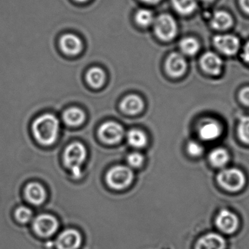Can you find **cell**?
I'll return each mask as SVG.
<instances>
[{
	"instance_id": "7c38bea8",
	"label": "cell",
	"mask_w": 249,
	"mask_h": 249,
	"mask_svg": "<svg viewBox=\"0 0 249 249\" xmlns=\"http://www.w3.org/2000/svg\"><path fill=\"white\" fill-rule=\"evenodd\" d=\"M60 46L61 50L67 55L74 56L81 52L83 42L76 35L67 34L61 38Z\"/></svg>"
},
{
	"instance_id": "ac0fdd59",
	"label": "cell",
	"mask_w": 249,
	"mask_h": 249,
	"mask_svg": "<svg viewBox=\"0 0 249 249\" xmlns=\"http://www.w3.org/2000/svg\"><path fill=\"white\" fill-rule=\"evenodd\" d=\"M86 115L80 108H71L67 110L63 115V119L66 124L72 127L80 125L84 121Z\"/></svg>"
},
{
	"instance_id": "9a60e30c",
	"label": "cell",
	"mask_w": 249,
	"mask_h": 249,
	"mask_svg": "<svg viewBox=\"0 0 249 249\" xmlns=\"http://www.w3.org/2000/svg\"><path fill=\"white\" fill-rule=\"evenodd\" d=\"M25 195L28 201L36 206L42 204L46 198L45 189L36 183H31L26 187Z\"/></svg>"
},
{
	"instance_id": "4dcf8cb0",
	"label": "cell",
	"mask_w": 249,
	"mask_h": 249,
	"mask_svg": "<svg viewBox=\"0 0 249 249\" xmlns=\"http://www.w3.org/2000/svg\"><path fill=\"white\" fill-rule=\"evenodd\" d=\"M242 57L247 62L249 63V42L244 47Z\"/></svg>"
},
{
	"instance_id": "8992f818",
	"label": "cell",
	"mask_w": 249,
	"mask_h": 249,
	"mask_svg": "<svg viewBox=\"0 0 249 249\" xmlns=\"http://www.w3.org/2000/svg\"><path fill=\"white\" fill-rule=\"evenodd\" d=\"M33 228L39 236L47 238L56 232L58 223L56 219L51 215H40L34 221Z\"/></svg>"
},
{
	"instance_id": "ba28073f",
	"label": "cell",
	"mask_w": 249,
	"mask_h": 249,
	"mask_svg": "<svg viewBox=\"0 0 249 249\" xmlns=\"http://www.w3.org/2000/svg\"><path fill=\"white\" fill-rule=\"evenodd\" d=\"M215 46L227 55H234L239 49V39L233 35H217L213 39Z\"/></svg>"
},
{
	"instance_id": "7a4b0ae2",
	"label": "cell",
	"mask_w": 249,
	"mask_h": 249,
	"mask_svg": "<svg viewBox=\"0 0 249 249\" xmlns=\"http://www.w3.org/2000/svg\"><path fill=\"white\" fill-rule=\"evenodd\" d=\"M86 148L80 143H71L66 149L64 163L75 178L81 177V165L86 159Z\"/></svg>"
},
{
	"instance_id": "2e32d148",
	"label": "cell",
	"mask_w": 249,
	"mask_h": 249,
	"mask_svg": "<svg viewBox=\"0 0 249 249\" xmlns=\"http://www.w3.org/2000/svg\"><path fill=\"white\" fill-rule=\"evenodd\" d=\"M121 108L125 114L136 115L143 108V102L137 95H129L121 102Z\"/></svg>"
},
{
	"instance_id": "52a82bcc",
	"label": "cell",
	"mask_w": 249,
	"mask_h": 249,
	"mask_svg": "<svg viewBox=\"0 0 249 249\" xmlns=\"http://www.w3.org/2000/svg\"><path fill=\"white\" fill-rule=\"evenodd\" d=\"M99 136L105 143L115 144L122 140L124 130L122 126L113 121H108L102 124L99 129Z\"/></svg>"
},
{
	"instance_id": "603a6c76",
	"label": "cell",
	"mask_w": 249,
	"mask_h": 249,
	"mask_svg": "<svg viewBox=\"0 0 249 249\" xmlns=\"http://www.w3.org/2000/svg\"><path fill=\"white\" fill-rule=\"evenodd\" d=\"M176 10L183 15H188L193 13L196 8V0H172Z\"/></svg>"
},
{
	"instance_id": "7402d4cb",
	"label": "cell",
	"mask_w": 249,
	"mask_h": 249,
	"mask_svg": "<svg viewBox=\"0 0 249 249\" xmlns=\"http://www.w3.org/2000/svg\"><path fill=\"white\" fill-rule=\"evenodd\" d=\"M127 141L134 148H142L146 146L147 137L144 133L139 130H131L127 136Z\"/></svg>"
},
{
	"instance_id": "9c48e42d",
	"label": "cell",
	"mask_w": 249,
	"mask_h": 249,
	"mask_svg": "<svg viewBox=\"0 0 249 249\" xmlns=\"http://www.w3.org/2000/svg\"><path fill=\"white\" fill-rule=\"evenodd\" d=\"M216 226L222 232L227 234L233 233L238 227L236 215L228 210H222L216 217Z\"/></svg>"
},
{
	"instance_id": "e575fe53",
	"label": "cell",
	"mask_w": 249,
	"mask_h": 249,
	"mask_svg": "<svg viewBox=\"0 0 249 249\" xmlns=\"http://www.w3.org/2000/svg\"><path fill=\"white\" fill-rule=\"evenodd\" d=\"M77 1H81V2H83V1H87V0H77Z\"/></svg>"
},
{
	"instance_id": "44dd1931",
	"label": "cell",
	"mask_w": 249,
	"mask_h": 249,
	"mask_svg": "<svg viewBox=\"0 0 249 249\" xmlns=\"http://www.w3.org/2000/svg\"><path fill=\"white\" fill-rule=\"evenodd\" d=\"M211 163L216 168H222L225 166L229 160V154L225 149H214L209 155Z\"/></svg>"
},
{
	"instance_id": "4316f807",
	"label": "cell",
	"mask_w": 249,
	"mask_h": 249,
	"mask_svg": "<svg viewBox=\"0 0 249 249\" xmlns=\"http://www.w3.org/2000/svg\"><path fill=\"white\" fill-rule=\"evenodd\" d=\"M16 219L21 222V223H26L29 222L32 217V212L30 209L26 207H19L16 211Z\"/></svg>"
},
{
	"instance_id": "6da1fadb",
	"label": "cell",
	"mask_w": 249,
	"mask_h": 249,
	"mask_svg": "<svg viewBox=\"0 0 249 249\" xmlns=\"http://www.w3.org/2000/svg\"><path fill=\"white\" fill-rule=\"evenodd\" d=\"M35 139L40 144L49 146L56 140L59 131L58 118L52 114H44L38 117L32 124Z\"/></svg>"
},
{
	"instance_id": "5b68a950",
	"label": "cell",
	"mask_w": 249,
	"mask_h": 249,
	"mask_svg": "<svg viewBox=\"0 0 249 249\" xmlns=\"http://www.w3.org/2000/svg\"><path fill=\"white\" fill-rule=\"evenodd\" d=\"M155 30L161 39L170 40L177 35V23L172 16L162 14L155 20Z\"/></svg>"
},
{
	"instance_id": "5bb4252c",
	"label": "cell",
	"mask_w": 249,
	"mask_h": 249,
	"mask_svg": "<svg viewBox=\"0 0 249 249\" xmlns=\"http://www.w3.org/2000/svg\"><path fill=\"white\" fill-rule=\"evenodd\" d=\"M225 239L216 233H210L202 237L196 245V249H225Z\"/></svg>"
},
{
	"instance_id": "4fadbf2b",
	"label": "cell",
	"mask_w": 249,
	"mask_h": 249,
	"mask_svg": "<svg viewBox=\"0 0 249 249\" xmlns=\"http://www.w3.org/2000/svg\"><path fill=\"white\" fill-rule=\"evenodd\" d=\"M200 64L206 73L218 75L222 70V61L214 53L208 52L202 57Z\"/></svg>"
},
{
	"instance_id": "83f0119b",
	"label": "cell",
	"mask_w": 249,
	"mask_h": 249,
	"mask_svg": "<svg viewBox=\"0 0 249 249\" xmlns=\"http://www.w3.org/2000/svg\"><path fill=\"white\" fill-rule=\"evenodd\" d=\"M143 162V156L137 152H133L127 156V162L133 168H139L142 166Z\"/></svg>"
},
{
	"instance_id": "e0dca14e",
	"label": "cell",
	"mask_w": 249,
	"mask_h": 249,
	"mask_svg": "<svg viewBox=\"0 0 249 249\" xmlns=\"http://www.w3.org/2000/svg\"><path fill=\"white\" fill-rule=\"evenodd\" d=\"M222 133L220 126L216 121H206L200 128V137L203 140H213L219 137Z\"/></svg>"
},
{
	"instance_id": "f1b7e54d",
	"label": "cell",
	"mask_w": 249,
	"mask_h": 249,
	"mask_svg": "<svg viewBox=\"0 0 249 249\" xmlns=\"http://www.w3.org/2000/svg\"><path fill=\"white\" fill-rule=\"evenodd\" d=\"M187 152L191 156H198L203 153V149L197 142L192 141L187 146Z\"/></svg>"
},
{
	"instance_id": "1f68e13d",
	"label": "cell",
	"mask_w": 249,
	"mask_h": 249,
	"mask_svg": "<svg viewBox=\"0 0 249 249\" xmlns=\"http://www.w3.org/2000/svg\"><path fill=\"white\" fill-rule=\"evenodd\" d=\"M241 5L244 11L249 14V0H240Z\"/></svg>"
},
{
	"instance_id": "836d02e7",
	"label": "cell",
	"mask_w": 249,
	"mask_h": 249,
	"mask_svg": "<svg viewBox=\"0 0 249 249\" xmlns=\"http://www.w3.org/2000/svg\"><path fill=\"white\" fill-rule=\"evenodd\" d=\"M203 1H206V2H211V1H213V0H203Z\"/></svg>"
},
{
	"instance_id": "cb8c5ba5",
	"label": "cell",
	"mask_w": 249,
	"mask_h": 249,
	"mask_svg": "<svg viewBox=\"0 0 249 249\" xmlns=\"http://www.w3.org/2000/svg\"><path fill=\"white\" fill-rule=\"evenodd\" d=\"M180 48L187 55H194L198 51L199 43L194 38H184L180 42Z\"/></svg>"
},
{
	"instance_id": "f546056e",
	"label": "cell",
	"mask_w": 249,
	"mask_h": 249,
	"mask_svg": "<svg viewBox=\"0 0 249 249\" xmlns=\"http://www.w3.org/2000/svg\"><path fill=\"white\" fill-rule=\"evenodd\" d=\"M240 99L245 105H249V87L244 88L240 93Z\"/></svg>"
},
{
	"instance_id": "d6a6232c",
	"label": "cell",
	"mask_w": 249,
	"mask_h": 249,
	"mask_svg": "<svg viewBox=\"0 0 249 249\" xmlns=\"http://www.w3.org/2000/svg\"><path fill=\"white\" fill-rule=\"evenodd\" d=\"M142 1H146L147 3H151V4H155V3L158 2L160 0H142Z\"/></svg>"
},
{
	"instance_id": "30bf717a",
	"label": "cell",
	"mask_w": 249,
	"mask_h": 249,
	"mask_svg": "<svg viewBox=\"0 0 249 249\" xmlns=\"http://www.w3.org/2000/svg\"><path fill=\"white\" fill-rule=\"evenodd\" d=\"M81 242V235L77 230H67L59 235L56 245L58 249H77Z\"/></svg>"
},
{
	"instance_id": "8fae6325",
	"label": "cell",
	"mask_w": 249,
	"mask_h": 249,
	"mask_svg": "<svg viewBox=\"0 0 249 249\" xmlns=\"http://www.w3.org/2000/svg\"><path fill=\"white\" fill-rule=\"evenodd\" d=\"M166 70L173 77H179L184 74L187 69V63L181 54L173 53L167 58Z\"/></svg>"
},
{
	"instance_id": "484cf974",
	"label": "cell",
	"mask_w": 249,
	"mask_h": 249,
	"mask_svg": "<svg viewBox=\"0 0 249 249\" xmlns=\"http://www.w3.org/2000/svg\"><path fill=\"white\" fill-rule=\"evenodd\" d=\"M238 134L243 142L249 144V116L241 118L238 126Z\"/></svg>"
},
{
	"instance_id": "277c9868",
	"label": "cell",
	"mask_w": 249,
	"mask_h": 249,
	"mask_svg": "<svg viewBox=\"0 0 249 249\" xmlns=\"http://www.w3.org/2000/svg\"><path fill=\"white\" fill-rule=\"evenodd\" d=\"M133 174L130 168L125 166H116L110 170L107 175V182L114 190H124L133 181Z\"/></svg>"
},
{
	"instance_id": "3957f363",
	"label": "cell",
	"mask_w": 249,
	"mask_h": 249,
	"mask_svg": "<svg viewBox=\"0 0 249 249\" xmlns=\"http://www.w3.org/2000/svg\"><path fill=\"white\" fill-rule=\"evenodd\" d=\"M219 185L230 192L241 190L245 185L244 174L238 169H227L221 171L217 177Z\"/></svg>"
},
{
	"instance_id": "d4e9b609",
	"label": "cell",
	"mask_w": 249,
	"mask_h": 249,
	"mask_svg": "<svg viewBox=\"0 0 249 249\" xmlns=\"http://www.w3.org/2000/svg\"><path fill=\"white\" fill-rule=\"evenodd\" d=\"M136 20L140 26H149L154 21L153 14L150 10L142 9L136 13Z\"/></svg>"
},
{
	"instance_id": "d6986e66",
	"label": "cell",
	"mask_w": 249,
	"mask_h": 249,
	"mask_svg": "<svg viewBox=\"0 0 249 249\" xmlns=\"http://www.w3.org/2000/svg\"><path fill=\"white\" fill-rule=\"evenodd\" d=\"M232 19L231 15L225 11L216 12L212 20V25L214 29L223 30L232 25Z\"/></svg>"
},
{
	"instance_id": "ffe728a7",
	"label": "cell",
	"mask_w": 249,
	"mask_h": 249,
	"mask_svg": "<svg viewBox=\"0 0 249 249\" xmlns=\"http://www.w3.org/2000/svg\"><path fill=\"white\" fill-rule=\"evenodd\" d=\"M106 76L102 69L99 67H93L87 73V80L90 86L94 88H99L105 83Z\"/></svg>"
}]
</instances>
